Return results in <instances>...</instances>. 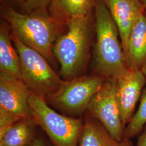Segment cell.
<instances>
[{"label":"cell","instance_id":"obj_1","mask_svg":"<svg viewBox=\"0 0 146 146\" xmlns=\"http://www.w3.org/2000/svg\"><path fill=\"white\" fill-rule=\"evenodd\" d=\"M1 14L21 42L41 54L52 66L54 65L56 60L53 47L58 37L66 31L67 26L54 20L47 8L21 13L3 2Z\"/></svg>","mask_w":146,"mask_h":146},{"label":"cell","instance_id":"obj_2","mask_svg":"<svg viewBox=\"0 0 146 146\" xmlns=\"http://www.w3.org/2000/svg\"><path fill=\"white\" fill-rule=\"evenodd\" d=\"M94 11L88 15L69 22L67 29L58 37L53 54L60 65V75L64 81L84 75L95 34Z\"/></svg>","mask_w":146,"mask_h":146},{"label":"cell","instance_id":"obj_3","mask_svg":"<svg viewBox=\"0 0 146 146\" xmlns=\"http://www.w3.org/2000/svg\"><path fill=\"white\" fill-rule=\"evenodd\" d=\"M96 40L93 56L95 75L116 79L128 69L119 32L102 0H96L94 8Z\"/></svg>","mask_w":146,"mask_h":146},{"label":"cell","instance_id":"obj_4","mask_svg":"<svg viewBox=\"0 0 146 146\" xmlns=\"http://www.w3.org/2000/svg\"><path fill=\"white\" fill-rule=\"evenodd\" d=\"M11 36L20 58L22 80L31 93L47 101L60 90L64 80L41 54L23 44L12 31Z\"/></svg>","mask_w":146,"mask_h":146},{"label":"cell","instance_id":"obj_5","mask_svg":"<svg viewBox=\"0 0 146 146\" xmlns=\"http://www.w3.org/2000/svg\"><path fill=\"white\" fill-rule=\"evenodd\" d=\"M31 116L54 146H78L84 122L80 119L61 114L46 101L31 93L29 99Z\"/></svg>","mask_w":146,"mask_h":146},{"label":"cell","instance_id":"obj_6","mask_svg":"<svg viewBox=\"0 0 146 146\" xmlns=\"http://www.w3.org/2000/svg\"><path fill=\"white\" fill-rule=\"evenodd\" d=\"M105 80L94 74L64 80L60 90L46 102L68 115H80L87 110L92 98Z\"/></svg>","mask_w":146,"mask_h":146},{"label":"cell","instance_id":"obj_7","mask_svg":"<svg viewBox=\"0 0 146 146\" xmlns=\"http://www.w3.org/2000/svg\"><path fill=\"white\" fill-rule=\"evenodd\" d=\"M89 114L101 123L116 140L123 141L125 126L120 116L115 79H106L89 104Z\"/></svg>","mask_w":146,"mask_h":146},{"label":"cell","instance_id":"obj_8","mask_svg":"<svg viewBox=\"0 0 146 146\" xmlns=\"http://www.w3.org/2000/svg\"><path fill=\"white\" fill-rule=\"evenodd\" d=\"M120 116L126 126L135 114L136 106L146 85L141 70L128 68L115 79Z\"/></svg>","mask_w":146,"mask_h":146},{"label":"cell","instance_id":"obj_9","mask_svg":"<svg viewBox=\"0 0 146 146\" xmlns=\"http://www.w3.org/2000/svg\"><path fill=\"white\" fill-rule=\"evenodd\" d=\"M31 92L22 78L0 71V108L22 118L31 116L29 99Z\"/></svg>","mask_w":146,"mask_h":146},{"label":"cell","instance_id":"obj_10","mask_svg":"<svg viewBox=\"0 0 146 146\" xmlns=\"http://www.w3.org/2000/svg\"><path fill=\"white\" fill-rule=\"evenodd\" d=\"M117 27L125 54L131 29L137 18L145 10L140 0H102Z\"/></svg>","mask_w":146,"mask_h":146},{"label":"cell","instance_id":"obj_11","mask_svg":"<svg viewBox=\"0 0 146 146\" xmlns=\"http://www.w3.org/2000/svg\"><path fill=\"white\" fill-rule=\"evenodd\" d=\"M128 68L141 70L146 61V11H142L131 29L125 52Z\"/></svg>","mask_w":146,"mask_h":146},{"label":"cell","instance_id":"obj_12","mask_svg":"<svg viewBox=\"0 0 146 146\" xmlns=\"http://www.w3.org/2000/svg\"><path fill=\"white\" fill-rule=\"evenodd\" d=\"M95 3L96 0H52L48 10L54 20L66 26L73 20L93 12Z\"/></svg>","mask_w":146,"mask_h":146},{"label":"cell","instance_id":"obj_13","mask_svg":"<svg viewBox=\"0 0 146 146\" xmlns=\"http://www.w3.org/2000/svg\"><path fill=\"white\" fill-rule=\"evenodd\" d=\"M78 146H133L130 139L116 140L99 121L89 115L84 122Z\"/></svg>","mask_w":146,"mask_h":146},{"label":"cell","instance_id":"obj_14","mask_svg":"<svg viewBox=\"0 0 146 146\" xmlns=\"http://www.w3.org/2000/svg\"><path fill=\"white\" fill-rule=\"evenodd\" d=\"M11 28L7 22L0 26V71L21 78L19 54L11 36Z\"/></svg>","mask_w":146,"mask_h":146},{"label":"cell","instance_id":"obj_15","mask_svg":"<svg viewBox=\"0 0 146 146\" xmlns=\"http://www.w3.org/2000/svg\"><path fill=\"white\" fill-rule=\"evenodd\" d=\"M35 121L32 116L17 121L0 138V146H29L37 134Z\"/></svg>","mask_w":146,"mask_h":146},{"label":"cell","instance_id":"obj_16","mask_svg":"<svg viewBox=\"0 0 146 146\" xmlns=\"http://www.w3.org/2000/svg\"><path fill=\"white\" fill-rule=\"evenodd\" d=\"M146 124V87L143 89L137 110L125 126V137L131 140L139 135Z\"/></svg>","mask_w":146,"mask_h":146},{"label":"cell","instance_id":"obj_17","mask_svg":"<svg viewBox=\"0 0 146 146\" xmlns=\"http://www.w3.org/2000/svg\"><path fill=\"white\" fill-rule=\"evenodd\" d=\"M21 117L0 108V138L8 131L17 121L21 120Z\"/></svg>","mask_w":146,"mask_h":146},{"label":"cell","instance_id":"obj_18","mask_svg":"<svg viewBox=\"0 0 146 146\" xmlns=\"http://www.w3.org/2000/svg\"><path fill=\"white\" fill-rule=\"evenodd\" d=\"M52 0H26L21 7L25 13H27L40 9L48 8Z\"/></svg>","mask_w":146,"mask_h":146},{"label":"cell","instance_id":"obj_19","mask_svg":"<svg viewBox=\"0 0 146 146\" xmlns=\"http://www.w3.org/2000/svg\"><path fill=\"white\" fill-rule=\"evenodd\" d=\"M29 146H54L50 141L41 135L36 134Z\"/></svg>","mask_w":146,"mask_h":146},{"label":"cell","instance_id":"obj_20","mask_svg":"<svg viewBox=\"0 0 146 146\" xmlns=\"http://www.w3.org/2000/svg\"><path fill=\"white\" fill-rule=\"evenodd\" d=\"M136 146H146V124L139 136Z\"/></svg>","mask_w":146,"mask_h":146},{"label":"cell","instance_id":"obj_21","mask_svg":"<svg viewBox=\"0 0 146 146\" xmlns=\"http://www.w3.org/2000/svg\"><path fill=\"white\" fill-rule=\"evenodd\" d=\"M8 2H10L12 4H14L16 5H21V7L25 3L26 0H7Z\"/></svg>","mask_w":146,"mask_h":146},{"label":"cell","instance_id":"obj_22","mask_svg":"<svg viewBox=\"0 0 146 146\" xmlns=\"http://www.w3.org/2000/svg\"><path fill=\"white\" fill-rule=\"evenodd\" d=\"M141 70L143 74V75H144V76H145V77L146 79V61L144 63L143 66H142V67L141 68Z\"/></svg>","mask_w":146,"mask_h":146},{"label":"cell","instance_id":"obj_23","mask_svg":"<svg viewBox=\"0 0 146 146\" xmlns=\"http://www.w3.org/2000/svg\"><path fill=\"white\" fill-rule=\"evenodd\" d=\"M140 1H141V3H142L143 5L144 6L146 11V0H140Z\"/></svg>","mask_w":146,"mask_h":146}]
</instances>
